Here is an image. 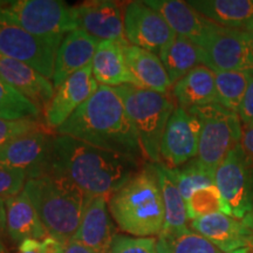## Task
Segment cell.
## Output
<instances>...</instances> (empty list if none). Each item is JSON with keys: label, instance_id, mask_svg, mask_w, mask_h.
I'll use <instances>...</instances> for the list:
<instances>
[{"label": "cell", "instance_id": "cell-30", "mask_svg": "<svg viewBox=\"0 0 253 253\" xmlns=\"http://www.w3.org/2000/svg\"><path fill=\"white\" fill-rule=\"evenodd\" d=\"M41 112L32 101L0 78V119L7 121L38 120Z\"/></svg>", "mask_w": 253, "mask_h": 253}, {"label": "cell", "instance_id": "cell-34", "mask_svg": "<svg viewBox=\"0 0 253 253\" xmlns=\"http://www.w3.org/2000/svg\"><path fill=\"white\" fill-rule=\"evenodd\" d=\"M27 179V173L23 170L0 164V197L6 201L23 192Z\"/></svg>", "mask_w": 253, "mask_h": 253}, {"label": "cell", "instance_id": "cell-41", "mask_svg": "<svg viewBox=\"0 0 253 253\" xmlns=\"http://www.w3.org/2000/svg\"><path fill=\"white\" fill-rule=\"evenodd\" d=\"M6 232V204L5 199L0 197V236Z\"/></svg>", "mask_w": 253, "mask_h": 253}, {"label": "cell", "instance_id": "cell-46", "mask_svg": "<svg viewBox=\"0 0 253 253\" xmlns=\"http://www.w3.org/2000/svg\"><path fill=\"white\" fill-rule=\"evenodd\" d=\"M248 253H253V246H251V249H250V251Z\"/></svg>", "mask_w": 253, "mask_h": 253}, {"label": "cell", "instance_id": "cell-27", "mask_svg": "<svg viewBox=\"0 0 253 253\" xmlns=\"http://www.w3.org/2000/svg\"><path fill=\"white\" fill-rule=\"evenodd\" d=\"M158 56L169 75L172 86L190 71L203 65L202 49L191 40L181 36L173 37L172 40L161 50Z\"/></svg>", "mask_w": 253, "mask_h": 253}, {"label": "cell", "instance_id": "cell-20", "mask_svg": "<svg viewBox=\"0 0 253 253\" xmlns=\"http://www.w3.org/2000/svg\"><path fill=\"white\" fill-rule=\"evenodd\" d=\"M144 2L162 15L176 36L184 37L196 45L203 39L207 32L214 24L198 13L194 7L189 5L188 1L147 0Z\"/></svg>", "mask_w": 253, "mask_h": 253}, {"label": "cell", "instance_id": "cell-3", "mask_svg": "<svg viewBox=\"0 0 253 253\" xmlns=\"http://www.w3.org/2000/svg\"><path fill=\"white\" fill-rule=\"evenodd\" d=\"M108 208L120 229L129 235L160 236L166 214L155 164L142 168L113 194Z\"/></svg>", "mask_w": 253, "mask_h": 253}, {"label": "cell", "instance_id": "cell-1", "mask_svg": "<svg viewBox=\"0 0 253 253\" xmlns=\"http://www.w3.org/2000/svg\"><path fill=\"white\" fill-rule=\"evenodd\" d=\"M141 157L102 149L69 136L53 138L49 172L79 186L87 197H112L141 168Z\"/></svg>", "mask_w": 253, "mask_h": 253}, {"label": "cell", "instance_id": "cell-16", "mask_svg": "<svg viewBox=\"0 0 253 253\" xmlns=\"http://www.w3.org/2000/svg\"><path fill=\"white\" fill-rule=\"evenodd\" d=\"M106 196L88 197L74 239L95 253H109L116 233Z\"/></svg>", "mask_w": 253, "mask_h": 253}, {"label": "cell", "instance_id": "cell-2", "mask_svg": "<svg viewBox=\"0 0 253 253\" xmlns=\"http://www.w3.org/2000/svg\"><path fill=\"white\" fill-rule=\"evenodd\" d=\"M56 132L102 149L143 157L122 96L115 87L100 84L93 96L79 107Z\"/></svg>", "mask_w": 253, "mask_h": 253}, {"label": "cell", "instance_id": "cell-23", "mask_svg": "<svg viewBox=\"0 0 253 253\" xmlns=\"http://www.w3.org/2000/svg\"><path fill=\"white\" fill-rule=\"evenodd\" d=\"M172 95L178 107L186 110L217 103L214 72L204 65L197 66L173 84Z\"/></svg>", "mask_w": 253, "mask_h": 253}, {"label": "cell", "instance_id": "cell-8", "mask_svg": "<svg viewBox=\"0 0 253 253\" xmlns=\"http://www.w3.org/2000/svg\"><path fill=\"white\" fill-rule=\"evenodd\" d=\"M214 184L225 205V214L243 219L253 211V162L238 145L214 171Z\"/></svg>", "mask_w": 253, "mask_h": 253}, {"label": "cell", "instance_id": "cell-9", "mask_svg": "<svg viewBox=\"0 0 253 253\" xmlns=\"http://www.w3.org/2000/svg\"><path fill=\"white\" fill-rule=\"evenodd\" d=\"M63 37H39L0 18V55L31 66L49 80Z\"/></svg>", "mask_w": 253, "mask_h": 253}, {"label": "cell", "instance_id": "cell-36", "mask_svg": "<svg viewBox=\"0 0 253 253\" xmlns=\"http://www.w3.org/2000/svg\"><path fill=\"white\" fill-rule=\"evenodd\" d=\"M238 115L243 126L253 125V69L250 71L248 89H246L245 96L239 108Z\"/></svg>", "mask_w": 253, "mask_h": 253}, {"label": "cell", "instance_id": "cell-10", "mask_svg": "<svg viewBox=\"0 0 253 253\" xmlns=\"http://www.w3.org/2000/svg\"><path fill=\"white\" fill-rule=\"evenodd\" d=\"M197 46L203 65L214 73L253 69L252 43L245 31L213 24Z\"/></svg>", "mask_w": 253, "mask_h": 253}, {"label": "cell", "instance_id": "cell-25", "mask_svg": "<svg viewBox=\"0 0 253 253\" xmlns=\"http://www.w3.org/2000/svg\"><path fill=\"white\" fill-rule=\"evenodd\" d=\"M188 2L208 20L224 27L245 31L253 20V0H190Z\"/></svg>", "mask_w": 253, "mask_h": 253}, {"label": "cell", "instance_id": "cell-17", "mask_svg": "<svg viewBox=\"0 0 253 253\" xmlns=\"http://www.w3.org/2000/svg\"><path fill=\"white\" fill-rule=\"evenodd\" d=\"M190 227L223 253L250 248L253 244V232L244 225L242 219L223 212L207 214L190 220Z\"/></svg>", "mask_w": 253, "mask_h": 253}, {"label": "cell", "instance_id": "cell-33", "mask_svg": "<svg viewBox=\"0 0 253 253\" xmlns=\"http://www.w3.org/2000/svg\"><path fill=\"white\" fill-rule=\"evenodd\" d=\"M109 253H158L157 240L153 237L116 235Z\"/></svg>", "mask_w": 253, "mask_h": 253}, {"label": "cell", "instance_id": "cell-42", "mask_svg": "<svg viewBox=\"0 0 253 253\" xmlns=\"http://www.w3.org/2000/svg\"><path fill=\"white\" fill-rule=\"evenodd\" d=\"M242 221L244 223V225L248 227V229H250L253 232V211L249 214H246V216L242 219Z\"/></svg>", "mask_w": 253, "mask_h": 253}, {"label": "cell", "instance_id": "cell-18", "mask_svg": "<svg viewBox=\"0 0 253 253\" xmlns=\"http://www.w3.org/2000/svg\"><path fill=\"white\" fill-rule=\"evenodd\" d=\"M0 78L32 101L40 112L46 109L55 91L53 82L31 66L2 55H0Z\"/></svg>", "mask_w": 253, "mask_h": 253}, {"label": "cell", "instance_id": "cell-43", "mask_svg": "<svg viewBox=\"0 0 253 253\" xmlns=\"http://www.w3.org/2000/svg\"><path fill=\"white\" fill-rule=\"evenodd\" d=\"M245 32H246V33H248V36H249V38H250V40H251L252 48H253V20L251 21V23H250V24L248 25V27L245 28Z\"/></svg>", "mask_w": 253, "mask_h": 253}, {"label": "cell", "instance_id": "cell-4", "mask_svg": "<svg viewBox=\"0 0 253 253\" xmlns=\"http://www.w3.org/2000/svg\"><path fill=\"white\" fill-rule=\"evenodd\" d=\"M24 192L36 208L48 236L74 238L87 196L68 178L54 172L27 179Z\"/></svg>", "mask_w": 253, "mask_h": 253}, {"label": "cell", "instance_id": "cell-28", "mask_svg": "<svg viewBox=\"0 0 253 253\" xmlns=\"http://www.w3.org/2000/svg\"><path fill=\"white\" fill-rule=\"evenodd\" d=\"M216 90L217 104L238 113L248 89L250 71L217 72Z\"/></svg>", "mask_w": 253, "mask_h": 253}, {"label": "cell", "instance_id": "cell-45", "mask_svg": "<svg viewBox=\"0 0 253 253\" xmlns=\"http://www.w3.org/2000/svg\"><path fill=\"white\" fill-rule=\"evenodd\" d=\"M0 253H7V251H6V248L5 245L2 244V242L0 240Z\"/></svg>", "mask_w": 253, "mask_h": 253}, {"label": "cell", "instance_id": "cell-32", "mask_svg": "<svg viewBox=\"0 0 253 253\" xmlns=\"http://www.w3.org/2000/svg\"><path fill=\"white\" fill-rule=\"evenodd\" d=\"M185 203L190 220L216 212L225 213V205L216 184L196 190Z\"/></svg>", "mask_w": 253, "mask_h": 253}, {"label": "cell", "instance_id": "cell-35", "mask_svg": "<svg viewBox=\"0 0 253 253\" xmlns=\"http://www.w3.org/2000/svg\"><path fill=\"white\" fill-rule=\"evenodd\" d=\"M42 129L38 120H19V121H7L0 119V149L5 147L18 136L26 132Z\"/></svg>", "mask_w": 253, "mask_h": 253}, {"label": "cell", "instance_id": "cell-47", "mask_svg": "<svg viewBox=\"0 0 253 253\" xmlns=\"http://www.w3.org/2000/svg\"><path fill=\"white\" fill-rule=\"evenodd\" d=\"M252 246H253V244H252Z\"/></svg>", "mask_w": 253, "mask_h": 253}, {"label": "cell", "instance_id": "cell-12", "mask_svg": "<svg viewBox=\"0 0 253 253\" xmlns=\"http://www.w3.org/2000/svg\"><path fill=\"white\" fill-rule=\"evenodd\" d=\"M53 138L43 128L18 136L0 149V164L23 170L28 179L48 173Z\"/></svg>", "mask_w": 253, "mask_h": 253}, {"label": "cell", "instance_id": "cell-5", "mask_svg": "<svg viewBox=\"0 0 253 253\" xmlns=\"http://www.w3.org/2000/svg\"><path fill=\"white\" fill-rule=\"evenodd\" d=\"M115 88L122 96L142 156L151 164H161V142L175 103L168 94L130 84Z\"/></svg>", "mask_w": 253, "mask_h": 253}, {"label": "cell", "instance_id": "cell-7", "mask_svg": "<svg viewBox=\"0 0 253 253\" xmlns=\"http://www.w3.org/2000/svg\"><path fill=\"white\" fill-rule=\"evenodd\" d=\"M0 18L39 37L77 30L73 6L61 0H0Z\"/></svg>", "mask_w": 253, "mask_h": 253}, {"label": "cell", "instance_id": "cell-29", "mask_svg": "<svg viewBox=\"0 0 253 253\" xmlns=\"http://www.w3.org/2000/svg\"><path fill=\"white\" fill-rule=\"evenodd\" d=\"M167 169L185 202L196 190L214 184V171L208 169L197 158L176 169Z\"/></svg>", "mask_w": 253, "mask_h": 253}, {"label": "cell", "instance_id": "cell-21", "mask_svg": "<svg viewBox=\"0 0 253 253\" xmlns=\"http://www.w3.org/2000/svg\"><path fill=\"white\" fill-rule=\"evenodd\" d=\"M123 47L125 45L116 41H99L91 62L93 77L97 84L107 87H120L125 84L140 87L128 67Z\"/></svg>", "mask_w": 253, "mask_h": 253}, {"label": "cell", "instance_id": "cell-31", "mask_svg": "<svg viewBox=\"0 0 253 253\" xmlns=\"http://www.w3.org/2000/svg\"><path fill=\"white\" fill-rule=\"evenodd\" d=\"M158 253H223L212 243L194 231L178 236H158Z\"/></svg>", "mask_w": 253, "mask_h": 253}, {"label": "cell", "instance_id": "cell-14", "mask_svg": "<svg viewBox=\"0 0 253 253\" xmlns=\"http://www.w3.org/2000/svg\"><path fill=\"white\" fill-rule=\"evenodd\" d=\"M75 24L99 40L128 45L125 37V7L112 0H91L73 6Z\"/></svg>", "mask_w": 253, "mask_h": 253}, {"label": "cell", "instance_id": "cell-44", "mask_svg": "<svg viewBox=\"0 0 253 253\" xmlns=\"http://www.w3.org/2000/svg\"><path fill=\"white\" fill-rule=\"evenodd\" d=\"M250 249H251V246H250V248H243V249L235 250V251H231L229 253H248L250 251Z\"/></svg>", "mask_w": 253, "mask_h": 253}, {"label": "cell", "instance_id": "cell-22", "mask_svg": "<svg viewBox=\"0 0 253 253\" xmlns=\"http://www.w3.org/2000/svg\"><path fill=\"white\" fill-rule=\"evenodd\" d=\"M6 204V232L15 243L26 239L43 240L48 232L43 226L36 208L25 192L7 198Z\"/></svg>", "mask_w": 253, "mask_h": 253}, {"label": "cell", "instance_id": "cell-38", "mask_svg": "<svg viewBox=\"0 0 253 253\" xmlns=\"http://www.w3.org/2000/svg\"><path fill=\"white\" fill-rule=\"evenodd\" d=\"M18 253H45L42 240L26 239L20 243Z\"/></svg>", "mask_w": 253, "mask_h": 253}, {"label": "cell", "instance_id": "cell-6", "mask_svg": "<svg viewBox=\"0 0 253 253\" xmlns=\"http://www.w3.org/2000/svg\"><path fill=\"white\" fill-rule=\"evenodd\" d=\"M189 112L201 125L197 160L208 169L216 171L227 154L240 145L243 125L238 113L217 103L195 107Z\"/></svg>", "mask_w": 253, "mask_h": 253}, {"label": "cell", "instance_id": "cell-15", "mask_svg": "<svg viewBox=\"0 0 253 253\" xmlns=\"http://www.w3.org/2000/svg\"><path fill=\"white\" fill-rule=\"evenodd\" d=\"M99 86L93 77L91 65L72 74L55 88L52 100L43 110L46 125L52 129L61 126L79 107L93 96Z\"/></svg>", "mask_w": 253, "mask_h": 253}, {"label": "cell", "instance_id": "cell-37", "mask_svg": "<svg viewBox=\"0 0 253 253\" xmlns=\"http://www.w3.org/2000/svg\"><path fill=\"white\" fill-rule=\"evenodd\" d=\"M240 147H242V149L246 156L253 162V125L249 126H243Z\"/></svg>", "mask_w": 253, "mask_h": 253}, {"label": "cell", "instance_id": "cell-19", "mask_svg": "<svg viewBox=\"0 0 253 253\" xmlns=\"http://www.w3.org/2000/svg\"><path fill=\"white\" fill-rule=\"evenodd\" d=\"M99 41L79 28L63 37L55 55L54 74L52 79L55 88L72 74L91 65Z\"/></svg>", "mask_w": 253, "mask_h": 253}, {"label": "cell", "instance_id": "cell-26", "mask_svg": "<svg viewBox=\"0 0 253 253\" xmlns=\"http://www.w3.org/2000/svg\"><path fill=\"white\" fill-rule=\"evenodd\" d=\"M164 205V226L160 236H178L189 231L185 199L163 164H155Z\"/></svg>", "mask_w": 253, "mask_h": 253}, {"label": "cell", "instance_id": "cell-40", "mask_svg": "<svg viewBox=\"0 0 253 253\" xmlns=\"http://www.w3.org/2000/svg\"><path fill=\"white\" fill-rule=\"evenodd\" d=\"M42 243L45 253H63L61 239L55 238L53 236H47L42 240Z\"/></svg>", "mask_w": 253, "mask_h": 253}, {"label": "cell", "instance_id": "cell-11", "mask_svg": "<svg viewBox=\"0 0 253 253\" xmlns=\"http://www.w3.org/2000/svg\"><path fill=\"white\" fill-rule=\"evenodd\" d=\"M201 125L189 110L177 106L161 142V164L176 169L197 158Z\"/></svg>", "mask_w": 253, "mask_h": 253}, {"label": "cell", "instance_id": "cell-24", "mask_svg": "<svg viewBox=\"0 0 253 253\" xmlns=\"http://www.w3.org/2000/svg\"><path fill=\"white\" fill-rule=\"evenodd\" d=\"M123 49L128 67L137 80L140 88L168 94L172 88V84L160 56L150 50L129 43L125 45Z\"/></svg>", "mask_w": 253, "mask_h": 253}, {"label": "cell", "instance_id": "cell-13", "mask_svg": "<svg viewBox=\"0 0 253 253\" xmlns=\"http://www.w3.org/2000/svg\"><path fill=\"white\" fill-rule=\"evenodd\" d=\"M175 36L162 15L144 1L125 6V37L129 45L160 54Z\"/></svg>", "mask_w": 253, "mask_h": 253}, {"label": "cell", "instance_id": "cell-39", "mask_svg": "<svg viewBox=\"0 0 253 253\" xmlns=\"http://www.w3.org/2000/svg\"><path fill=\"white\" fill-rule=\"evenodd\" d=\"M61 242L63 253H95L91 251L90 249H88L87 246L79 243L78 240H75L74 238L65 239L61 240Z\"/></svg>", "mask_w": 253, "mask_h": 253}]
</instances>
